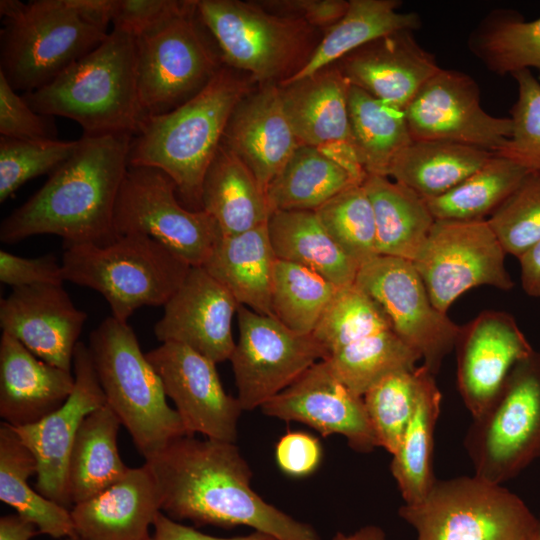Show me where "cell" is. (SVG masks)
Segmentation results:
<instances>
[{
	"label": "cell",
	"instance_id": "53",
	"mask_svg": "<svg viewBox=\"0 0 540 540\" xmlns=\"http://www.w3.org/2000/svg\"><path fill=\"white\" fill-rule=\"evenodd\" d=\"M259 3L274 13L298 17L317 29L326 30L341 19L349 5L345 0H269Z\"/></svg>",
	"mask_w": 540,
	"mask_h": 540
},
{
	"label": "cell",
	"instance_id": "18",
	"mask_svg": "<svg viewBox=\"0 0 540 540\" xmlns=\"http://www.w3.org/2000/svg\"><path fill=\"white\" fill-rule=\"evenodd\" d=\"M75 385L67 400L41 420L12 427L37 462L36 489L44 497L68 508V464L83 420L106 404L88 346L78 342L73 355Z\"/></svg>",
	"mask_w": 540,
	"mask_h": 540
},
{
	"label": "cell",
	"instance_id": "52",
	"mask_svg": "<svg viewBox=\"0 0 540 540\" xmlns=\"http://www.w3.org/2000/svg\"><path fill=\"white\" fill-rule=\"evenodd\" d=\"M319 440L304 432H288L276 444L278 467L291 477H305L319 467L322 459Z\"/></svg>",
	"mask_w": 540,
	"mask_h": 540
},
{
	"label": "cell",
	"instance_id": "35",
	"mask_svg": "<svg viewBox=\"0 0 540 540\" xmlns=\"http://www.w3.org/2000/svg\"><path fill=\"white\" fill-rule=\"evenodd\" d=\"M37 462L12 426L0 425V500L52 538L76 536L71 511L44 497L28 484Z\"/></svg>",
	"mask_w": 540,
	"mask_h": 540
},
{
	"label": "cell",
	"instance_id": "6",
	"mask_svg": "<svg viewBox=\"0 0 540 540\" xmlns=\"http://www.w3.org/2000/svg\"><path fill=\"white\" fill-rule=\"evenodd\" d=\"M0 74L15 91L51 83L108 36L74 0H1Z\"/></svg>",
	"mask_w": 540,
	"mask_h": 540
},
{
	"label": "cell",
	"instance_id": "57",
	"mask_svg": "<svg viewBox=\"0 0 540 540\" xmlns=\"http://www.w3.org/2000/svg\"><path fill=\"white\" fill-rule=\"evenodd\" d=\"M331 540H386V534L380 526L366 525L351 534L338 532Z\"/></svg>",
	"mask_w": 540,
	"mask_h": 540
},
{
	"label": "cell",
	"instance_id": "33",
	"mask_svg": "<svg viewBox=\"0 0 540 540\" xmlns=\"http://www.w3.org/2000/svg\"><path fill=\"white\" fill-rule=\"evenodd\" d=\"M267 228L277 259L304 266L338 287L355 282L359 266L333 240L315 211H274Z\"/></svg>",
	"mask_w": 540,
	"mask_h": 540
},
{
	"label": "cell",
	"instance_id": "56",
	"mask_svg": "<svg viewBox=\"0 0 540 540\" xmlns=\"http://www.w3.org/2000/svg\"><path fill=\"white\" fill-rule=\"evenodd\" d=\"M37 534V527L19 514L0 518V540H31Z\"/></svg>",
	"mask_w": 540,
	"mask_h": 540
},
{
	"label": "cell",
	"instance_id": "1",
	"mask_svg": "<svg viewBox=\"0 0 540 540\" xmlns=\"http://www.w3.org/2000/svg\"><path fill=\"white\" fill-rule=\"evenodd\" d=\"M161 511L176 521L221 528L247 526L276 540H321L311 525L264 501L235 443L183 436L145 459Z\"/></svg>",
	"mask_w": 540,
	"mask_h": 540
},
{
	"label": "cell",
	"instance_id": "7",
	"mask_svg": "<svg viewBox=\"0 0 540 540\" xmlns=\"http://www.w3.org/2000/svg\"><path fill=\"white\" fill-rule=\"evenodd\" d=\"M65 248L64 281L99 292L112 316L124 322L140 307L164 306L192 267L157 240L139 233L117 235L105 244Z\"/></svg>",
	"mask_w": 540,
	"mask_h": 540
},
{
	"label": "cell",
	"instance_id": "2",
	"mask_svg": "<svg viewBox=\"0 0 540 540\" xmlns=\"http://www.w3.org/2000/svg\"><path fill=\"white\" fill-rule=\"evenodd\" d=\"M132 136H82L74 153L0 225L2 243L53 234L65 247L105 244L117 235L114 211Z\"/></svg>",
	"mask_w": 540,
	"mask_h": 540
},
{
	"label": "cell",
	"instance_id": "5",
	"mask_svg": "<svg viewBox=\"0 0 540 540\" xmlns=\"http://www.w3.org/2000/svg\"><path fill=\"white\" fill-rule=\"evenodd\" d=\"M88 349L106 404L145 459L173 440L189 436L127 322L105 318L91 331Z\"/></svg>",
	"mask_w": 540,
	"mask_h": 540
},
{
	"label": "cell",
	"instance_id": "39",
	"mask_svg": "<svg viewBox=\"0 0 540 540\" xmlns=\"http://www.w3.org/2000/svg\"><path fill=\"white\" fill-rule=\"evenodd\" d=\"M468 47L497 75L531 69L540 72V17L526 20L517 11L493 10L470 34Z\"/></svg>",
	"mask_w": 540,
	"mask_h": 540
},
{
	"label": "cell",
	"instance_id": "34",
	"mask_svg": "<svg viewBox=\"0 0 540 540\" xmlns=\"http://www.w3.org/2000/svg\"><path fill=\"white\" fill-rule=\"evenodd\" d=\"M120 425V419L107 404L81 423L68 464V491L73 505L100 494L130 469L118 450Z\"/></svg>",
	"mask_w": 540,
	"mask_h": 540
},
{
	"label": "cell",
	"instance_id": "9",
	"mask_svg": "<svg viewBox=\"0 0 540 540\" xmlns=\"http://www.w3.org/2000/svg\"><path fill=\"white\" fill-rule=\"evenodd\" d=\"M398 515L417 540H534L538 518L502 485L475 475L436 480L418 503Z\"/></svg>",
	"mask_w": 540,
	"mask_h": 540
},
{
	"label": "cell",
	"instance_id": "19",
	"mask_svg": "<svg viewBox=\"0 0 540 540\" xmlns=\"http://www.w3.org/2000/svg\"><path fill=\"white\" fill-rule=\"evenodd\" d=\"M457 386L472 417L499 395L514 366L535 350L512 315L485 310L461 326L455 348Z\"/></svg>",
	"mask_w": 540,
	"mask_h": 540
},
{
	"label": "cell",
	"instance_id": "54",
	"mask_svg": "<svg viewBox=\"0 0 540 540\" xmlns=\"http://www.w3.org/2000/svg\"><path fill=\"white\" fill-rule=\"evenodd\" d=\"M150 540H276L275 538L253 531L247 535L234 537H217L202 533L195 528L173 520L162 511L158 513L153 524Z\"/></svg>",
	"mask_w": 540,
	"mask_h": 540
},
{
	"label": "cell",
	"instance_id": "26",
	"mask_svg": "<svg viewBox=\"0 0 540 540\" xmlns=\"http://www.w3.org/2000/svg\"><path fill=\"white\" fill-rule=\"evenodd\" d=\"M71 371L53 366L2 332L0 416L12 427L35 423L59 408L74 389Z\"/></svg>",
	"mask_w": 540,
	"mask_h": 540
},
{
	"label": "cell",
	"instance_id": "44",
	"mask_svg": "<svg viewBox=\"0 0 540 540\" xmlns=\"http://www.w3.org/2000/svg\"><path fill=\"white\" fill-rule=\"evenodd\" d=\"M315 212L333 240L359 267L379 255L374 211L363 184L346 189Z\"/></svg>",
	"mask_w": 540,
	"mask_h": 540
},
{
	"label": "cell",
	"instance_id": "15",
	"mask_svg": "<svg viewBox=\"0 0 540 540\" xmlns=\"http://www.w3.org/2000/svg\"><path fill=\"white\" fill-rule=\"evenodd\" d=\"M355 283L381 305L392 330L436 375L461 326L433 305L413 262L378 255L359 267Z\"/></svg>",
	"mask_w": 540,
	"mask_h": 540
},
{
	"label": "cell",
	"instance_id": "28",
	"mask_svg": "<svg viewBox=\"0 0 540 540\" xmlns=\"http://www.w3.org/2000/svg\"><path fill=\"white\" fill-rule=\"evenodd\" d=\"M278 87L287 119L302 145L353 150L348 111L351 84L336 64Z\"/></svg>",
	"mask_w": 540,
	"mask_h": 540
},
{
	"label": "cell",
	"instance_id": "36",
	"mask_svg": "<svg viewBox=\"0 0 540 540\" xmlns=\"http://www.w3.org/2000/svg\"><path fill=\"white\" fill-rule=\"evenodd\" d=\"M351 144L367 175L387 176L413 142L405 111L352 86L348 96Z\"/></svg>",
	"mask_w": 540,
	"mask_h": 540
},
{
	"label": "cell",
	"instance_id": "42",
	"mask_svg": "<svg viewBox=\"0 0 540 540\" xmlns=\"http://www.w3.org/2000/svg\"><path fill=\"white\" fill-rule=\"evenodd\" d=\"M338 286L296 263L277 259L271 305L273 316L300 334H312Z\"/></svg>",
	"mask_w": 540,
	"mask_h": 540
},
{
	"label": "cell",
	"instance_id": "23",
	"mask_svg": "<svg viewBox=\"0 0 540 540\" xmlns=\"http://www.w3.org/2000/svg\"><path fill=\"white\" fill-rule=\"evenodd\" d=\"M335 64L352 86L403 110L441 68L411 30L371 41Z\"/></svg>",
	"mask_w": 540,
	"mask_h": 540
},
{
	"label": "cell",
	"instance_id": "40",
	"mask_svg": "<svg viewBox=\"0 0 540 540\" xmlns=\"http://www.w3.org/2000/svg\"><path fill=\"white\" fill-rule=\"evenodd\" d=\"M527 174L521 166L493 153L480 168L454 188L425 201L436 220H484Z\"/></svg>",
	"mask_w": 540,
	"mask_h": 540
},
{
	"label": "cell",
	"instance_id": "49",
	"mask_svg": "<svg viewBox=\"0 0 540 540\" xmlns=\"http://www.w3.org/2000/svg\"><path fill=\"white\" fill-rule=\"evenodd\" d=\"M0 135L8 138L57 140L54 117L34 111L0 74Z\"/></svg>",
	"mask_w": 540,
	"mask_h": 540
},
{
	"label": "cell",
	"instance_id": "47",
	"mask_svg": "<svg viewBox=\"0 0 540 540\" xmlns=\"http://www.w3.org/2000/svg\"><path fill=\"white\" fill-rule=\"evenodd\" d=\"M506 254L518 258L540 240V174L528 173L487 219Z\"/></svg>",
	"mask_w": 540,
	"mask_h": 540
},
{
	"label": "cell",
	"instance_id": "50",
	"mask_svg": "<svg viewBox=\"0 0 540 540\" xmlns=\"http://www.w3.org/2000/svg\"><path fill=\"white\" fill-rule=\"evenodd\" d=\"M194 0H115L112 25L135 38L188 9Z\"/></svg>",
	"mask_w": 540,
	"mask_h": 540
},
{
	"label": "cell",
	"instance_id": "21",
	"mask_svg": "<svg viewBox=\"0 0 540 540\" xmlns=\"http://www.w3.org/2000/svg\"><path fill=\"white\" fill-rule=\"evenodd\" d=\"M238 302L202 266H192L154 325L156 338L186 345L216 364L230 360Z\"/></svg>",
	"mask_w": 540,
	"mask_h": 540
},
{
	"label": "cell",
	"instance_id": "37",
	"mask_svg": "<svg viewBox=\"0 0 540 540\" xmlns=\"http://www.w3.org/2000/svg\"><path fill=\"white\" fill-rule=\"evenodd\" d=\"M412 417L400 444L392 455L391 473L405 504L423 500L435 481L433 473L434 430L440 414L442 395L435 375L424 365Z\"/></svg>",
	"mask_w": 540,
	"mask_h": 540
},
{
	"label": "cell",
	"instance_id": "4",
	"mask_svg": "<svg viewBox=\"0 0 540 540\" xmlns=\"http://www.w3.org/2000/svg\"><path fill=\"white\" fill-rule=\"evenodd\" d=\"M22 96L40 114L77 122L83 136L133 137L147 118L138 93L136 38L113 28L51 83Z\"/></svg>",
	"mask_w": 540,
	"mask_h": 540
},
{
	"label": "cell",
	"instance_id": "31",
	"mask_svg": "<svg viewBox=\"0 0 540 540\" xmlns=\"http://www.w3.org/2000/svg\"><path fill=\"white\" fill-rule=\"evenodd\" d=\"M363 187L374 211L378 254L414 262L436 220L425 199L387 176L367 175Z\"/></svg>",
	"mask_w": 540,
	"mask_h": 540
},
{
	"label": "cell",
	"instance_id": "29",
	"mask_svg": "<svg viewBox=\"0 0 540 540\" xmlns=\"http://www.w3.org/2000/svg\"><path fill=\"white\" fill-rule=\"evenodd\" d=\"M275 256L267 223L232 236H222L203 268L243 305L273 316L271 290Z\"/></svg>",
	"mask_w": 540,
	"mask_h": 540
},
{
	"label": "cell",
	"instance_id": "14",
	"mask_svg": "<svg viewBox=\"0 0 540 540\" xmlns=\"http://www.w3.org/2000/svg\"><path fill=\"white\" fill-rule=\"evenodd\" d=\"M237 319L239 337L230 361L243 410L261 408L328 357L312 334L294 332L275 317L239 305Z\"/></svg>",
	"mask_w": 540,
	"mask_h": 540
},
{
	"label": "cell",
	"instance_id": "3",
	"mask_svg": "<svg viewBox=\"0 0 540 540\" xmlns=\"http://www.w3.org/2000/svg\"><path fill=\"white\" fill-rule=\"evenodd\" d=\"M254 81L225 65L197 95L176 109L146 118L131 139L129 166L153 167L175 183L184 206L201 209L206 171L222 143L230 116Z\"/></svg>",
	"mask_w": 540,
	"mask_h": 540
},
{
	"label": "cell",
	"instance_id": "17",
	"mask_svg": "<svg viewBox=\"0 0 540 540\" xmlns=\"http://www.w3.org/2000/svg\"><path fill=\"white\" fill-rule=\"evenodd\" d=\"M146 357L189 436L199 433L208 439L236 442L243 409L238 398L224 390L215 362L175 342L162 343Z\"/></svg>",
	"mask_w": 540,
	"mask_h": 540
},
{
	"label": "cell",
	"instance_id": "8",
	"mask_svg": "<svg viewBox=\"0 0 540 540\" xmlns=\"http://www.w3.org/2000/svg\"><path fill=\"white\" fill-rule=\"evenodd\" d=\"M199 18L223 64L262 85H280L309 60L318 30L305 20L274 13L259 2L198 0Z\"/></svg>",
	"mask_w": 540,
	"mask_h": 540
},
{
	"label": "cell",
	"instance_id": "43",
	"mask_svg": "<svg viewBox=\"0 0 540 540\" xmlns=\"http://www.w3.org/2000/svg\"><path fill=\"white\" fill-rule=\"evenodd\" d=\"M389 329L392 326L381 305L354 282L337 288L312 335L329 356Z\"/></svg>",
	"mask_w": 540,
	"mask_h": 540
},
{
	"label": "cell",
	"instance_id": "51",
	"mask_svg": "<svg viewBox=\"0 0 540 540\" xmlns=\"http://www.w3.org/2000/svg\"><path fill=\"white\" fill-rule=\"evenodd\" d=\"M0 281L13 288L63 284L62 265L55 255L25 258L0 250Z\"/></svg>",
	"mask_w": 540,
	"mask_h": 540
},
{
	"label": "cell",
	"instance_id": "27",
	"mask_svg": "<svg viewBox=\"0 0 540 540\" xmlns=\"http://www.w3.org/2000/svg\"><path fill=\"white\" fill-rule=\"evenodd\" d=\"M367 174L353 150L301 145L266 190L271 212L316 211Z\"/></svg>",
	"mask_w": 540,
	"mask_h": 540
},
{
	"label": "cell",
	"instance_id": "55",
	"mask_svg": "<svg viewBox=\"0 0 540 540\" xmlns=\"http://www.w3.org/2000/svg\"><path fill=\"white\" fill-rule=\"evenodd\" d=\"M520 279L524 292L540 298V240L528 248L518 258Z\"/></svg>",
	"mask_w": 540,
	"mask_h": 540
},
{
	"label": "cell",
	"instance_id": "38",
	"mask_svg": "<svg viewBox=\"0 0 540 540\" xmlns=\"http://www.w3.org/2000/svg\"><path fill=\"white\" fill-rule=\"evenodd\" d=\"M492 155L452 142L413 141L393 162L388 177L430 199L454 188Z\"/></svg>",
	"mask_w": 540,
	"mask_h": 540
},
{
	"label": "cell",
	"instance_id": "20",
	"mask_svg": "<svg viewBox=\"0 0 540 540\" xmlns=\"http://www.w3.org/2000/svg\"><path fill=\"white\" fill-rule=\"evenodd\" d=\"M261 410L270 417L306 424L323 436L342 435L357 452L369 453L379 447L363 397L347 389L325 359L312 365Z\"/></svg>",
	"mask_w": 540,
	"mask_h": 540
},
{
	"label": "cell",
	"instance_id": "59",
	"mask_svg": "<svg viewBox=\"0 0 540 540\" xmlns=\"http://www.w3.org/2000/svg\"><path fill=\"white\" fill-rule=\"evenodd\" d=\"M64 540H81V539L77 536H73V537L64 538Z\"/></svg>",
	"mask_w": 540,
	"mask_h": 540
},
{
	"label": "cell",
	"instance_id": "12",
	"mask_svg": "<svg viewBox=\"0 0 540 540\" xmlns=\"http://www.w3.org/2000/svg\"><path fill=\"white\" fill-rule=\"evenodd\" d=\"M114 231L147 235L191 266H203L223 236L208 213L182 204L165 172L144 166H128L116 200Z\"/></svg>",
	"mask_w": 540,
	"mask_h": 540
},
{
	"label": "cell",
	"instance_id": "10",
	"mask_svg": "<svg viewBox=\"0 0 540 540\" xmlns=\"http://www.w3.org/2000/svg\"><path fill=\"white\" fill-rule=\"evenodd\" d=\"M474 475L502 485L540 458V353L519 361L464 438Z\"/></svg>",
	"mask_w": 540,
	"mask_h": 540
},
{
	"label": "cell",
	"instance_id": "30",
	"mask_svg": "<svg viewBox=\"0 0 540 540\" xmlns=\"http://www.w3.org/2000/svg\"><path fill=\"white\" fill-rule=\"evenodd\" d=\"M201 209L217 222L223 236L266 224L272 214L266 192L253 173L223 143L204 176Z\"/></svg>",
	"mask_w": 540,
	"mask_h": 540
},
{
	"label": "cell",
	"instance_id": "24",
	"mask_svg": "<svg viewBox=\"0 0 540 540\" xmlns=\"http://www.w3.org/2000/svg\"><path fill=\"white\" fill-rule=\"evenodd\" d=\"M222 143L242 160L266 192L302 145L285 114L278 85H262L237 104Z\"/></svg>",
	"mask_w": 540,
	"mask_h": 540
},
{
	"label": "cell",
	"instance_id": "13",
	"mask_svg": "<svg viewBox=\"0 0 540 540\" xmlns=\"http://www.w3.org/2000/svg\"><path fill=\"white\" fill-rule=\"evenodd\" d=\"M506 255L487 219H439L413 264L433 305L447 313L472 288L512 289L515 283L505 265Z\"/></svg>",
	"mask_w": 540,
	"mask_h": 540
},
{
	"label": "cell",
	"instance_id": "41",
	"mask_svg": "<svg viewBox=\"0 0 540 540\" xmlns=\"http://www.w3.org/2000/svg\"><path fill=\"white\" fill-rule=\"evenodd\" d=\"M420 359L415 350L389 329L338 349L325 360L347 389L363 397L384 378L415 369Z\"/></svg>",
	"mask_w": 540,
	"mask_h": 540
},
{
	"label": "cell",
	"instance_id": "22",
	"mask_svg": "<svg viewBox=\"0 0 540 540\" xmlns=\"http://www.w3.org/2000/svg\"><path fill=\"white\" fill-rule=\"evenodd\" d=\"M87 314L72 302L63 284L13 288L0 301L2 332L41 360L71 371Z\"/></svg>",
	"mask_w": 540,
	"mask_h": 540
},
{
	"label": "cell",
	"instance_id": "11",
	"mask_svg": "<svg viewBox=\"0 0 540 540\" xmlns=\"http://www.w3.org/2000/svg\"><path fill=\"white\" fill-rule=\"evenodd\" d=\"M197 1L136 37L138 93L147 118L190 100L224 65L199 18Z\"/></svg>",
	"mask_w": 540,
	"mask_h": 540
},
{
	"label": "cell",
	"instance_id": "58",
	"mask_svg": "<svg viewBox=\"0 0 540 540\" xmlns=\"http://www.w3.org/2000/svg\"><path fill=\"white\" fill-rule=\"evenodd\" d=\"M534 540H540V515L538 517V528Z\"/></svg>",
	"mask_w": 540,
	"mask_h": 540
},
{
	"label": "cell",
	"instance_id": "25",
	"mask_svg": "<svg viewBox=\"0 0 540 540\" xmlns=\"http://www.w3.org/2000/svg\"><path fill=\"white\" fill-rule=\"evenodd\" d=\"M70 511L81 540H150L161 503L153 476L143 465L130 468L118 482Z\"/></svg>",
	"mask_w": 540,
	"mask_h": 540
},
{
	"label": "cell",
	"instance_id": "32",
	"mask_svg": "<svg viewBox=\"0 0 540 540\" xmlns=\"http://www.w3.org/2000/svg\"><path fill=\"white\" fill-rule=\"evenodd\" d=\"M400 6L398 0H350L345 14L326 30L307 63L280 85L308 77L385 35L419 29L420 16L401 12Z\"/></svg>",
	"mask_w": 540,
	"mask_h": 540
},
{
	"label": "cell",
	"instance_id": "16",
	"mask_svg": "<svg viewBox=\"0 0 540 540\" xmlns=\"http://www.w3.org/2000/svg\"><path fill=\"white\" fill-rule=\"evenodd\" d=\"M478 83L468 74L440 70L404 109L413 141H444L497 152L511 137L510 117L487 113Z\"/></svg>",
	"mask_w": 540,
	"mask_h": 540
},
{
	"label": "cell",
	"instance_id": "48",
	"mask_svg": "<svg viewBox=\"0 0 540 540\" xmlns=\"http://www.w3.org/2000/svg\"><path fill=\"white\" fill-rule=\"evenodd\" d=\"M511 76L517 85V98L510 110L512 134L495 154L528 173L540 174V81L531 70Z\"/></svg>",
	"mask_w": 540,
	"mask_h": 540
},
{
	"label": "cell",
	"instance_id": "45",
	"mask_svg": "<svg viewBox=\"0 0 540 540\" xmlns=\"http://www.w3.org/2000/svg\"><path fill=\"white\" fill-rule=\"evenodd\" d=\"M423 367L394 373L370 388L363 401L378 446L397 450L415 409Z\"/></svg>",
	"mask_w": 540,
	"mask_h": 540
},
{
	"label": "cell",
	"instance_id": "46",
	"mask_svg": "<svg viewBox=\"0 0 540 540\" xmlns=\"http://www.w3.org/2000/svg\"><path fill=\"white\" fill-rule=\"evenodd\" d=\"M78 143L79 140L29 141L0 136V202L27 181L57 170Z\"/></svg>",
	"mask_w": 540,
	"mask_h": 540
}]
</instances>
